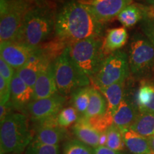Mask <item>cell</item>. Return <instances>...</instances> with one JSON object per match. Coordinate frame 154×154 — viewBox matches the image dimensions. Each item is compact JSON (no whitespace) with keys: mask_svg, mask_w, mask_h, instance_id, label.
<instances>
[{"mask_svg":"<svg viewBox=\"0 0 154 154\" xmlns=\"http://www.w3.org/2000/svg\"><path fill=\"white\" fill-rule=\"evenodd\" d=\"M103 24L86 7L71 0L62 6L57 15L56 36L69 47L86 38L101 37Z\"/></svg>","mask_w":154,"mask_h":154,"instance_id":"1","label":"cell"},{"mask_svg":"<svg viewBox=\"0 0 154 154\" xmlns=\"http://www.w3.org/2000/svg\"><path fill=\"white\" fill-rule=\"evenodd\" d=\"M38 2L26 12L16 41L32 48L39 47L55 32L57 20L54 8L45 1Z\"/></svg>","mask_w":154,"mask_h":154,"instance_id":"2","label":"cell"},{"mask_svg":"<svg viewBox=\"0 0 154 154\" xmlns=\"http://www.w3.org/2000/svg\"><path fill=\"white\" fill-rule=\"evenodd\" d=\"M33 136L26 116L20 113H11L1 122V154L21 153L32 143Z\"/></svg>","mask_w":154,"mask_h":154,"instance_id":"3","label":"cell"},{"mask_svg":"<svg viewBox=\"0 0 154 154\" xmlns=\"http://www.w3.org/2000/svg\"><path fill=\"white\" fill-rule=\"evenodd\" d=\"M71 59L88 78L95 76L105 60L104 41L101 37L86 38L69 46Z\"/></svg>","mask_w":154,"mask_h":154,"instance_id":"4","label":"cell"},{"mask_svg":"<svg viewBox=\"0 0 154 154\" xmlns=\"http://www.w3.org/2000/svg\"><path fill=\"white\" fill-rule=\"evenodd\" d=\"M33 5L32 0H1V44L17 41L22 29L25 15Z\"/></svg>","mask_w":154,"mask_h":154,"instance_id":"5","label":"cell"},{"mask_svg":"<svg viewBox=\"0 0 154 154\" xmlns=\"http://www.w3.org/2000/svg\"><path fill=\"white\" fill-rule=\"evenodd\" d=\"M53 69L58 91L65 97L89 84V78L77 68L71 59L68 47L54 61Z\"/></svg>","mask_w":154,"mask_h":154,"instance_id":"6","label":"cell"},{"mask_svg":"<svg viewBox=\"0 0 154 154\" xmlns=\"http://www.w3.org/2000/svg\"><path fill=\"white\" fill-rule=\"evenodd\" d=\"M129 69L128 56L124 51L119 50L106 58L93 77V82L99 89L124 82L129 74Z\"/></svg>","mask_w":154,"mask_h":154,"instance_id":"7","label":"cell"},{"mask_svg":"<svg viewBox=\"0 0 154 154\" xmlns=\"http://www.w3.org/2000/svg\"><path fill=\"white\" fill-rule=\"evenodd\" d=\"M129 69L133 75L144 76L154 68V47L148 38L136 34L131 42L128 54Z\"/></svg>","mask_w":154,"mask_h":154,"instance_id":"8","label":"cell"},{"mask_svg":"<svg viewBox=\"0 0 154 154\" xmlns=\"http://www.w3.org/2000/svg\"><path fill=\"white\" fill-rule=\"evenodd\" d=\"M86 7L98 20L103 23L118 17L132 0H77Z\"/></svg>","mask_w":154,"mask_h":154,"instance_id":"9","label":"cell"},{"mask_svg":"<svg viewBox=\"0 0 154 154\" xmlns=\"http://www.w3.org/2000/svg\"><path fill=\"white\" fill-rule=\"evenodd\" d=\"M66 101V97L57 94L46 99L32 101L26 106L33 120L39 121L57 116Z\"/></svg>","mask_w":154,"mask_h":154,"instance_id":"10","label":"cell"},{"mask_svg":"<svg viewBox=\"0 0 154 154\" xmlns=\"http://www.w3.org/2000/svg\"><path fill=\"white\" fill-rule=\"evenodd\" d=\"M36 49L17 42H6L0 44V54L1 58L17 71L27 63Z\"/></svg>","mask_w":154,"mask_h":154,"instance_id":"11","label":"cell"},{"mask_svg":"<svg viewBox=\"0 0 154 154\" xmlns=\"http://www.w3.org/2000/svg\"><path fill=\"white\" fill-rule=\"evenodd\" d=\"M66 137V128L59 126L57 116H55L38 122L33 140L46 145L57 146Z\"/></svg>","mask_w":154,"mask_h":154,"instance_id":"12","label":"cell"},{"mask_svg":"<svg viewBox=\"0 0 154 154\" xmlns=\"http://www.w3.org/2000/svg\"><path fill=\"white\" fill-rule=\"evenodd\" d=\"M51 63H53L50 62L39 48H37L33 54L31 56L27 63L15 72L28 86L34 88L38 74Z\"/></svg>","mask_w":154,"mask_h":154,"instance_id":"13","label":"cell"},{"mask_svg":"<svg viewBox=\"0 0 154 154\" xmlns=\"http://www.w3.org/2000/svg\"><path fill=\"white\" fill-rule=\"evenodd\" d=\"M58 92L54 74L53 63H51L38 74L34 86L32 101L51 97L58 94Z\"/></svg>","mask_w":154,"mask_h":154,"instance_id":"14","label":"cell"},{"mask_svg":"<svg viewBox=\"0 0 154 154\" xmlns=\"http://www.w3.org/2000/svg\"><path fill=\"white\" fill-rule=\"evenodd\" d=\"M139 111L130 99L124 97L120 105L113 116V125L124 131L129 129L137 118Z\"/></svg>","mask_w":154,"mask_h":154,"instance_id":"15","label":"cell"},{"mask_svg":"<svg viewBox=\"0 0 154 154\" xmlns=\"http://www.w3.org/2000/svg\"><path fill=\"white\" fill-rule=\"evenodd\" d=\"M34 88L30 87L15 73L10 83V103L20 109L27 106L33 99Z\"/></svg>","mask_w":154,"mask_h":154,"instance_id":"16","label":"cell"},{"mask_svg":"<svg viewBox=\"0 0 154 154\" xmlns=\"http://www.w3.org/2000/svg\"><path fill=\"white\" fill-rule=\"evenodd\" d=\"M136 106L139 113H154V82L142 80L136 96Z\"/></svg>","mask_w":154,"mask_h":154,"instance_id":"17","label":"cell"},{"mask_svg":"<svg viewBox=\"0 0 154 154\" xmlns=\"http://www.w3.org/2000/svg\"><path fill=\"white\" fill-rule=\"evenodd\" d=\"M73 131L78 140L82 143L94 149L99 146V138L101 134L92 128L87 120L84 117L82 116L75 123Z\"/></svg>","mask_w":154,"mask_h":154,"instance_id":"18","label":"cell"},{"mask_svg":"<svg viewBox=\"0 0 154 154\" xmlns=\"http://www.w3.org/2000/svg\"><path fill=\"white\" fill-rule=\"evenodd\" d=\"M126 146L133 154H151L149 138L140 136L132 129L123 131Z\"/></svg>","mask_w":154,"mask_h":154,"instance_id":"19","label":"cell"},{"mask_svg":"<svg viewBox=\"0 0 154 154\" xmlns=\"http://www.w3.org/2000/svg\"><path fill=\"white\" fill-rule=\"evenodd\" d=\"M124 82H119L107 87L99 88V91L106 100V112L109 114L113 116L124 99Z\"/></svg>","mask_w":154,"mask_h":154,"instance_id":"20","label":"cell"},{"mask_svg":"<svg viewBox=\"0 0 154 154\" xmlns=\"http://www.w3.org/2000/svg\"><path fill=\"white\" fill-rule=\"evenodd\" d=\"M128 40V34L124 26L109 29L104 40L106 54H112L123 47Z\"/></svg>","mask_w":154,"mask_h":154,"instance_id":"21","label":"cell"},{"mask_svg":"<svg viewBox=\"0 0 154 154\" xmlns=\"http://www.w3.org/2000/svg\"><path fill=\"white\" fill-rule=\"evenodd\" d=\"M107 109V102L103 94L94 87H91V95L88 106L86 113L82 116L84 119H88L92 117L104 114Z\"/></svg>","mask_w":154,"mask_h":154,"instance_id":"22","label":"cell"},{"mask_svg":"<svg viewBox=\"0 0 154 154\" xmlns=\"http://www.w3.org/2000/svg\"><path fill=\"white\" fill-rule=\"evenodd\" d=\"M131 129L145 138L152 137L154 136V113H138Z\"/></svg>","mask_w":154,"mask_h":154,"instance_id":"23","label":"cell"},{"mask_svg":"<svg viewBox=\"0 0 154 154\" xmlns=\"http://www.w3.org/2000/svg\"><path fill=\"white\" fill-rule=\"evenodd\" d=\"M145 11L138 6L130 5L123 9L118 15V19L125 27H131L145 17Z\"/></svg>","mask_w":154,"mask_h":154,"instance_id":"24","label":"cell"},{"mask_svg":"<svg viewBox=\"0 0 154 154\" xmlns=\"http://www.w3.org/2000/svg\"><path fill=\"white\" fill-rule=\"evenodd\" d=\"M91 95V87H83L77 89L72 94V101L74 107L78 113L84 115L87 110Z\"/></svg>","mask_w":154,"mask_h":154,"instance_id":"25","label":"cell"},{"mask_svg":"<svg viewBox=\"0 0 154 154\" xmlns=\"http://www.w3.org/2000/svg\"><path fill=\"white\" fill-rule=\"evenodd\" d=\"M107 142L106 146L114 151H121L124 150L125 144L123 132L118 127L112 125L106 131Z\"/></svg>","mask_w":154,"mask_h":154,"instance_id":"26","label":"cell"},{"mask_svg":"<svg viewBox=\"0 0 154 154\" xmlns=\"http://www.w3.org/2000/svg\"><path fill=\"white\" fill-rule=\"evenodd\" d=\"M86 120L90 126L99 134L106 133L109 128V127L113 125V116L108 113L106 111L104 114L92 117V118L86 119Z\"/></svg>","mask_w":154,"mask_h":154,"instance_id":"27","label":"cell"},{"mask_svg":"<svg viewBox=\"0 0 154 154\" xmlns=\"http://www.w3.org/2000/svg\"><path fill=\"white\" fill-rule=\"evenodd\" d=\"M78 117V111L74 107H66L61 109L57 115V122L59 126L66 128L76 123Z\"/></svg>","mask_w":154,"mask_h":154,"instance_id":"28","label":"cell"},{"mask_svg":"<svg viewBox=\"0 0 154 154\" xmlns=\"http://www.w3.org/2000/svg\"><path fill=\"white\" fill-rule=\"evenodd\" d=\"M63 154H94V151L85 143L74 139L65 143Z\"/></svg>","mask_w":154,"mask_h":154,"instance_id":"29","label":"cell"},{"mask_svg":"<svg viewBox=\"0 0 154 154\" xmlns=\"http://www.w3.org/2000/svg\"><path fill=\"white\" fill-rule=\"evenodd\" d=\"M26 154H60V153L58 145H46L32 140L26 148Z\"/></svg>","mask_w":154,"mask_h":154,"instance_id":"30","label":"cell"},{"mask_svg":"<svg viewBox=\"0 0 154 154\" xmlns=\"http://www.w3.org/2000/svg\"><path fill=\"white\" fill-rule=\"evenodd\" d=\"M141 28L146 38L154 47V17H145L143 19Z\"/></svg>","mask_w":154,"mask_h":154,"instance_id":"31","label":"cell"},{"mask_svg":"<svg viewBox=\"0 0 154 154\" xmlns=\"http://www.w3.org/2000/svg\"><path fill=\"white\" fill-rule=\"evenodd\" d=\"M10 83L0 76V101L1 104H6L10 101Z\"/></svg>","mask_w":154,"mask_h":154,"instance_id":"32","label":"cell"},{"mask_svg":"<svg viewBox=\"0 0 154 154\" xmlns=\"http://www.w3.org/2000/svg\"><path fill=\"white\" fill-rule=\"evenodd\" d=\"M15 73L16 72H14V69L6 62L2 58L0 57V76H2L8 82H11Z\"/></svg>","mask_w":154,"mask_h":154,"instance_id":"33","label":"cell"},{"mask_svg":"<svg viewBox=\"0 0 154 154\" xmlns=\"http://www.w3.org/2000/svg\"><path fill=\"white\" fill-rule=\"evenodd\" d=\"M11 107H12V105H11L10 101L6 104L0 105V121H1V122H2L10 114Z\"/></svg>","mask_w":154,"mask_h":154,"instance_id":"34","label":"cell"},{"mask_svg":"<svg viewBox=\"0 0 154 154\" xmlns=\"http://www.w3.org/2000/svg\"><path fill=\"white\" fill-rule=\"evenodd\" d=\"M94 154H123L121 151H114L106 146H98L94 149Z\"/></svg>","mask_w":154,"mask_h":154,"instance_id":"35","label":"cell"},{"mask_svg":"<svg viewBox=\"0 0 154 154\" xmlns=\"http://www.w3.org/2000/svg\"><path fill=\"white\" fill-rule=\"evenodd\" d=\"M107 142V134L106 132L102 133L100 135L99 138V146H106Z\"/></svg>","mask_w":154,"mask_h":154,"instance_id":"36","label":"cell"},{"mask_svg":"<svg viewBox=\"0 0 154 154\" xmlns=\"http://www.w3.org/2000/svg\"><path fill=\"white\" fill-rule=\"evenodd\" d=\"M149 142H150V146H151V154H154V136H153L152 137L149 138Z\"/></svg>","mask_w":154,"mask_h":154,"instance_id":"37","label":"cell"},{"mask_svg":"<svg viewBox=\"0 0 154 154\" xmlns=\"http://www.w3.org/2000/svg\"><path fill=\"white\" fill-rule=\"evenodd\" d=\"M151 2L154 4V0H151Z\"/></svg>","mask_w":154,"mask_h":154,"instance_id":"38","label":"cell"},{"mask_svg":"<svg viewBox=\"0 0 154 154\" xmlns=\"http://www.w3.org/2000/svg\"><path fill=\"white\" fill-rule=\"evenodd\" d=\"M36 1H45V0H36Z\"/></svg>","mask_w":154,"mask_h":154,"instance_id":"39","label":"cell"},{"mask_svg":"<svg viewBox=\"0 0 154 154\" xmlns=\"http://www.w3.org/2000/svg\"><path fill=\"white\" fill-rule=\"evenodd\" d=\"M7 154H13V153H7Z\"/></svg>","mask_w":154,"mask_h":154,"instance_id":"40","label":"cell"}]
</instances>
